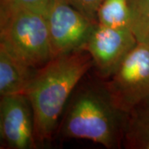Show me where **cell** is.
<instances>
[{"mask_svg":"<svg viewBox=\"0 0 149 149\" xmlns=\"http://www.w3.org/2000/svg\"><path fill=\"white\" fill-rule=\"evenodd\" d=\"M114 103L128 113L149 98V45L139 43L105 81Z\"/></svg>","mask_w":149,"mask_h":149,"instance_id":"obj_4","label":"cell"},{"mask_svg":"<svg viewBox=\"0 0 149 149\" xmlns=\"http://www.w3.org/2000/svg\"><path fill=\"white\" fill-rule=\"evenodd\" d=\"M59 123L65 139H85L109 149L123 146L128 113L114 103L105 81L83 80L76 86Z\"/></svg>","mask_w":149,"mask_h":149,"instance_id":"obj_2","label":"cell"},{"mask_svg":"<svg viewBox=\"0 0 149 149\" xmlns=\"http://www.w3.org/2000/svg\"><path fill=\"white\" fill-rule=\"evenodd\" d=\"M130 29L138 42L149 45V0H129Z\"/></svg>","mask_w":149,"mask_h":149,"instance_id":"obj_11","label":"cell"},{"mask_svg":"<svg viewBox=\"0 0 149 149\" xmlns=\"http://www.w3.org/2000/svg\"><path fill=\"white\" fill-rule=\"evenodd\" d=\"M37 70L22 62L0 46V95L24 94Z\"/></svg>","mask_w":149,"mask_h":149,"instance_id":"obj_8","label":"cell"},{"mask_svg":"<svg viewBox=\"0 0 149 149\" xmlns=\"http://www.w3.org/2000/svg\"><path fill=\"white\" fill-rule=\"evenodd\" d=\"M96 22L106 27L130 28L129 0H103L97 10Z\"/></svg>","mask_w":149,"mask_h":149,"instance_id":"obj_10","label":"cell"},{"mask_svg":"<svg viewBox=\"0 0 149 149\" xmlns=\"http://www.w3.org/2000/svg\"><path fill=\"white\" fill-rule=\"evenodd\" d=\"M0 46L34 69L52 58L46 14L18 9L0 13Z\"/></svg>","mask_w":149,"mask_h":149,"instance_id":"obj_3","label":"cell"},{"mask_svg":"<svg viewBox=\"0 0 149 149\" xmlns=\"http://www.w3.org/2000/svg\"><path fill=\"white\" fill-rule=\"evenodd\" d=\"M50 1L51 0H1L0 13L25 9L46 14Z\"/></svg>","mask_w":149,"mask_h":149,"instance_id":"obj_12","label":"cell"},{"mask_svg":"<svg viewBox=\"0 0 149 149\" xmlns=\"http://www.w3.org/2000/svg\"><path fill=\"white\" fill-rule=\"evenodd\" d=\"M46 18L52 57L83 50L97 24L65 0H51Z\"/></svg>","mask_w":149,"mask_h":149,"instance_id":"obj_5","label":"cell"},{"mask_svg":"<svg viewBox=\"0 0 149 149\" xmlns=\"http://www.w3.org/2000/svg\"><path fill=\"white\" fill-rule=\"evenodd\" d=\"M92 21L96 22V13L103 0H65Z\"/></svg>","mask_w":149,"mask_h":149,"instance_id":"obj_13","label":"cell"},{"mask_svg":"<svg viewBox=\"0 0 149 149\" xmlns=\"http://www.w3.org/2000/svg\"><path fill=\"white\" fill-rule=\"evenodd\" d=\"M0 141L1 148L32 149L37 147L33 111L26 95L1 96Z\"/></svg>","mask_w":149,"mask_h":149,"instance_id":"obj_7","label":"cell"},{"mask_svg":"<svg viewBox=\"0 0 149 149\" xmlns=\"http://www.w3.org/2000/svg\"><path fill=\"white\" fill-rule=\"evenodd\" d=\"M123 146L128 149H149V98L128 113Z\"/></svg>","mask_w":149,"mask_h":149,"instance_id":"obj_9","label":"cell"},{"mask_svg":"<svg viewBox=\"0 0 149 149\" xmlns=\"http://www.w3.org/2000/svg\"><path fill=\"white\" fill-rule=\"evenodd\" d=\"M94 66L85 50L63 54L38 68L25 91L32 105L37 143L52 139L72 93Z\"/></svg>","mask_w":149,"mask_h":149,"instance_id":"obj_1","label":"cell"},{"mask_svg":"<svg viewBox=\"0 0 149 149\" xmlns=\"http://www.w3.org/2000/svg\"><path fill=\"white\" fill-rule=\"evenodd\" d=\"M138 44L130 28H117L96 24L83 50L91 55L97 74L109 79L123 59Z\"/></svg>","mask_w":149,"mask_h":149,"instance_id":"obj_6","label":"cell"}]
</instances>
